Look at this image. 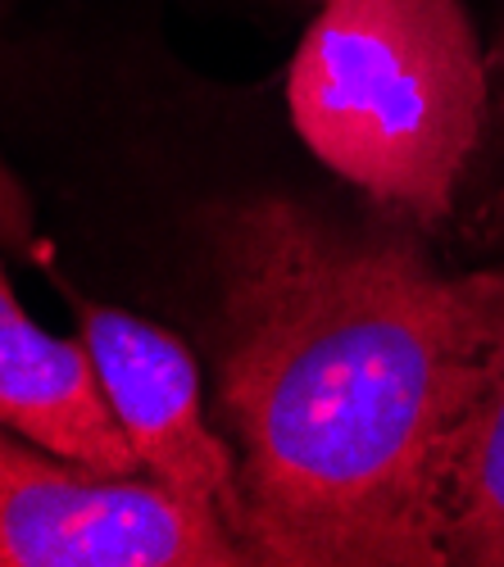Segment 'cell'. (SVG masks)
Returning a JSON list of instances; mask_svg holds the SVG:
<instances>
[{
  "label": "cell",
  "instance_id": "cell-7",
  "mask_svg": "<svg viewBox=\"0 0 504 567\" xmlns=\"http://www.w3.org/2000/svg\"><path fill=\"white\" fill-rule=\"evenodd\" d=\"M486 73H491V118L482 141H491V159H495V182L486 192V223H500L504 218V37L495 41V51H486Z\"/></svg>",
  "mask_w": 504,
  "mask_h": 567
},
{
  "label": "cell",
  "instance_id": "cell-1",
  "mask_svg": "<svg viewBox=\"0 0 504 567\" xmlns=\"http://www.w3.org/2000/svg\"><path fill=\"white\" fill-rule=\"evenodd\" d=\"M218 409L241 549L268 567H445L441 482L504 337V272L287 196L214 223Z\"/></svg>",
  "mask_w": 504,
  "mask_h": 567
},
{
  "label": "cell",
  "instance_id": "cell-5",
  "mask_svg": "<svg viewBox=\"0 0 504 567\" xmlns=\"http://www.w3.org/2000/svg\"><path fill=\"white\" fill-rule=\"evenodd\" d=\"M0 422L105 477H146L105 400L82 337H55L28 318L0 272Z\"/></svg>",
  "mask_w": 504,
  "mask_h": 567
},
{
  "label": "cell",
  "instance_id": "cell-6",
  "mask_svg": "<svg viewBox=\"0 0 504 567\" xmlns=\"http://www.w3.org/2000/svg\"><path fill=\"white\" fill-rule=\"evenodd\" d=\"M441 554L445 567H504V337L445 458Z\"/></svg>",
  "mask_w": 504,
  "mask_h": 567
},
{
  "label": "cell",
  "instance_id": "cell-8",
  "mask_svg": "<svg viewBox=\"0 0 504 567\" xmlns=\"http://www.w3.org/2000/svg\"><path fill=\"white\" fill-rule=\"evenodd\" d=\"M0 241L14 250L32 241V200L6 164H0Z\"/></svg>",
  "mask_w": 504,
  "mask_h": 567
},
{
  "label": "cell",
  "instance_id": "cell-2",
  "mask_svg": "<svg viewBox=\"0 0 504 567\" xmlns=\"http://www.w3.org/2000/svg\"><path fill=\"white\" fill-rule=\"evenodd\" d=\"M287 110L341 182L432 227L482 151L486 51L460 0H323L296 45Z\"/></svg>",
  "mask_w": 504,
  "mask_h": 567
},
{
  "label": "cell",
  "instance_id": "cell-3",
  "mask_svg": "<svg viewBox=\"0 0 504 567\" xmlns=\"http://www.w3.org/2000/svg\"><path fill=\"white\" fill-rule=\"evenodd\" d=\"M214 513L151 477H105L0 422V567H241Z\"/></svg>",
  "mask_w": 504,
  "mask_h": 567
},
{
  "label": "cell",
  "instance_id": "cell-4",
  "mask_svg": "<svg viewBox=\"0 0 504 567\" xmlns=\"http://www.w3.org/2000/svg\"><path fill=\"white\" fill-rule=\"evenodd\" d=\"M78 318H82V346L91 363H96L105 400L142 472L168 495L214 513L237 536L241 527L237 454L205 417L200 368L192 350L164 327L110 305L82 300Z\"/></svg>",
  "mask_w": 504,
  "mask_h": 567
}]
</instances>
